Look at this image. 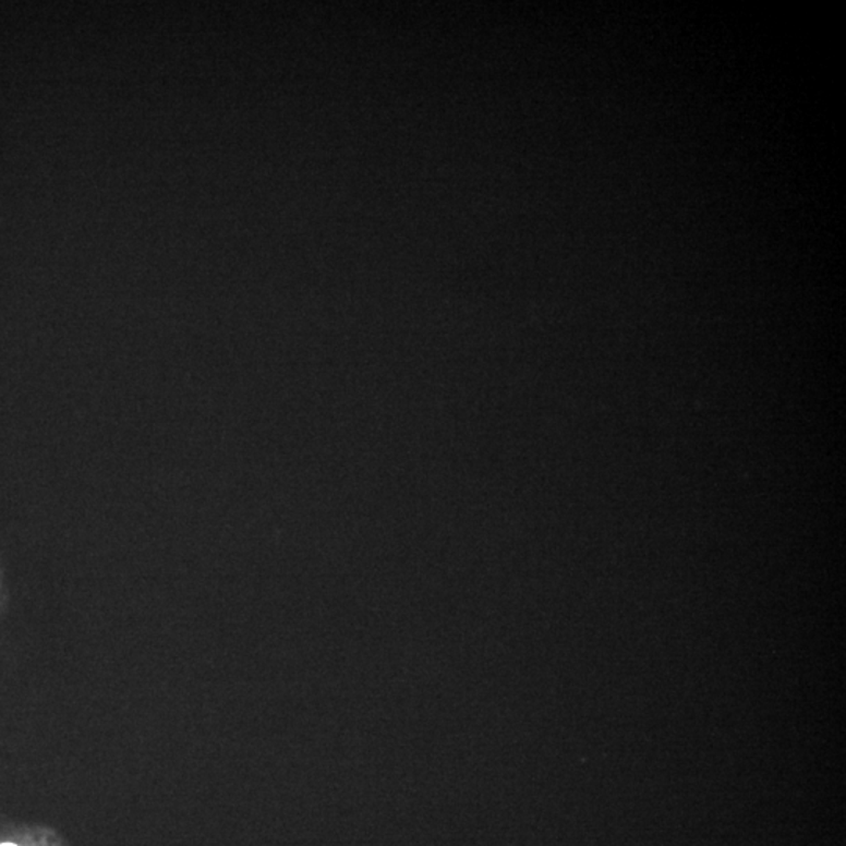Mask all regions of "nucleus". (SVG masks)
Returning a JSON list of instances; mask_svg holds the SVG:
<instances>
[{"mask_svg": "<svg viewBox=\"0 0 846 846\" xmlns=\"http://www.w3.org/2000/svg\"><path fill=\"white\" fill-rule=\"evenodd\" d=\"M0 846H17V845H14V844H2Z\"/></svg>", "mask_w": 846, "mask_h": 846, "instance_id": "f257e3e1", "label": "nucleus"}]
</instances>
